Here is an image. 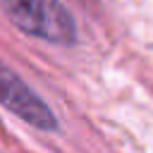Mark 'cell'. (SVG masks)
I'll return each mask as SVG.
<instances>
[{"label": "cell", "instance_id": "1", "mask_svg": "<svg viewBox=\"0 0 153 153\" xmlns=\"http://www.w3.org/2000/svg\"><path fill=\"white\" fill-rule=\"evenodd\" d=\"M0 5L7 17L26 33L55 43L74 41V22L57 0H0Z\"/></svg>", "mask_w": 153, "mask_h": 153}, {"label": "cell", "instance_id": "2", "mask_svg": "<svg viewBox=\"0 0 153 153\" xmlns=\"http://www.w3.org/2000/svg\"><path fill=\"white\" fill-rule=\"evenodd\" d=\"M0 103L5 108H10L14 115H19L22 120L41 127V129H53L55 120L53 112L5 67H0Z\"/></svg>", "mask_w": 153, "mask_h": 153}]
</instances>
